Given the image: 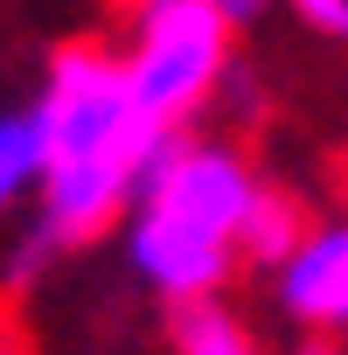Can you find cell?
<instances>
[{
  "mask_svg": "<svg viewBox=\"0 0 348 355\" xmlns=\"http://www.w3.org/2000/svg\"><path fill=\"white\" fill-rule=\"evenodd\" d=\"M306 223H313V216H306L286 189H272V182H265V189H258V202H251V223H244V265L272 272V265L306 237Z\"/></svg>",
  "mask_w": 348,
  "mask_h": 355,
  "instance_id": "7",
  "label": "cell"
},
{
  "mask_svg": "<svg viewBox=\"0 0 348 355\" xmlns=\"http://www.w3.org/2000/svg\"><path fill=\"white\" fill-rule=\"evenodd\" d=\"M293 355H348V348H341V341H299Z\"/></svg>",
  "mask_w": 348,
  "mask_h": 355,
  "instance_id": "10",
  "label": "cell"
},
{
  "mask_svg": "<svg viewBox=\"0 0 348 355\" xmlns=\"http://www.w3.org/2000/svg\"><path fill=\"white\" fill-rule=\"evenodd\" d=\"M334 341H341V348H348V320H341V334H334Z\"/></svg>",
  "mask_w": 348,
  "mask_h": 355,
  "instance_id": "11",
  "label": "cell"
},
{
  "mask_svg": "<svg viewBox=\"0 0 348 355\" xmlns=\"http://www.w3.org/2000/svg\"><path fill=\"white\" fill-rule=\"evenodd\" d=\"M174 355H265L258 334L223 306V300H195V306H174V327H167Z\"/></svg>",
  "mask_w": 348,
  "mask_h": 355,
  "instance_id": "6",
  "label": "cell"
},
{
  "mask_svg": "<svg viewBox=\"0 0 348 355\" xmlns=\"http://www.w3.org/2000/svg\"><path fill=\"white\" fill-rule=\"evenodd\" d=\"M265 279H272V306L293 327H306L313 341H334L341 320H348V216L306 223V237Z\"/></svg>",
  "mask_w": 348,
  "mask_h": 355,
  "instance_id": "4",
  "label": "cell"
},
{
  "mask_svg": "<svg viewBox=\"0 0 348 355\" xmlns=\"http://www.w3.org/2000/svg\"><path fill=\"white\" fill-rule=\"evenodd\" d=\"M258 189H265V174L230 139L174 132L146 174V189L125 209L132 279L167 306L223 300V286L244 265V223H251Z\"/></svg>",
  "mask_w": 348,
  "mask_h": 355,
  "instance_id": "2",
  "label": "cell"
},
{
  "mask_svg": "<svg viewBox=\"0 0 348 355\" xmlns=\"http://www.w3.org/2000/svg\"><path fill=\"white\" fill-rule=\"evenodd\" d=\"M216 8L244 28V21H258V15H272V8H286V0H216Z\"/></svg>",
  "mask_w": 348,
  "mask_h": 355,
  "instance_id": "9",
  "label": "cell"
},
{
  "mask_svg": "<svg viewBox=\"0 0 348 355\" xmlns=\"http://www.w3.org/2000/svg\"><path fill=\"white\" fill-rule=\"evenodd\" d=\"M230 35L237 21L216 0H146V8H132V35L119 49L132 98L167 132H182L230 84Z\"/></svg>",
  "mask_w": 348,
  "mask_h": 355,
  "instance_id": "3",
  "label": "cell"
},
{
  "mask_svg": "<svg viewBox=\"0 0 348 355\" xmlns=\"http://www.w3.org/2000/svg\"><path fill=\"white\" fill-rule=\"evenodd\" d=\"M42 182H49V139H42L35 105L0 112V216L21 202H42Z\"/></svg>",
  "mask_w": 348,
  "mask_h": 355,
  "instance_id": "5",
  "label": "cell"
},
{
  "mask_svg": "<svg viewBox=\"0 0 348 355\" xmlns=\"http://www.w3.org/2000/svg\"><path fill=\"white\" fill-rule=\"evenodd\" d=\"M286 15L320 42H348V0H286Z\"/></svg>",
  "mask_w": 348,
  "mask_h": 355,
  "instance_id": "8",
  "label": "cell"
},
{
  "mask_svg": "<svg viewBox=\"0 0 348 355\" xmlns=\"http://www.w3.org/2000/svg\"><path fill=\"white\" fill-rule=\"evenodd\" d=\"M35 119L49 139V182H42L35 223L8 265L15 279H35L56 251H77V244L105 237L112 223H125L160 146L174 139L132 98V77H125L119 49H105V42H63L49 56Z\"/></svg>",
  "mask_w": 348,
  "mask_h": 355,
  "instance_id": "1",
  "label": "cell"
}]
</instances>
